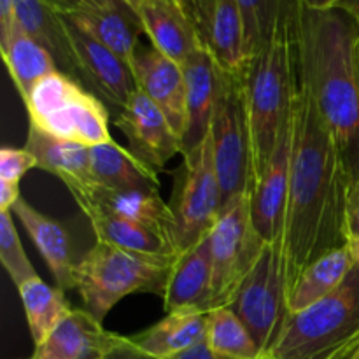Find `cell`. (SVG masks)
Masks as SVG:
<instances>
[{
  "instance_id": "obj_1",
  "label": "cell",
  "mask_w": 359,
  "mask_h": 359,
  "mask_svg": "<svg viewBox=\"0 0 359 359\" xmlns=\"http://www.w3.org/2000/svg\"><path fill=\"white\" fill-rule=\"evenodd\" d=\"M298 49V48H297ZM293 153L283 231L287 294L316 259L349 242L346 202L353 174L323 119L298 63Z\"/></svg>"
},
{
  "instance_id": "obj_2",
  "label": "cell",
  "mask_w": 359,
  "mask_h": 359,
  "mask_svg": "<svg viewBox=\"0 0 359 359\" xmlns=\"http://www.w3.org/2000/svg\"><path fill=\"white\" fill-rule=\"evenodd\" d=\"M298 63L353 179L359 177V21L342 7H300Z\"/></svg>"
},
{
  "instance_id": "obj_3",
  "label": "cell",
  "mask_w": 359,
  "mask_h": 359,
  "mask_svg": "<svg viewBox=\"0 0 359 359\" xmlns=\"http://www.w3.org/2000/svg\"><path fill=\"white\" fill-rule=\"evenodd\" d=\"M297 28L298 18L251 56L241 72L251 135L252 188L265 174L291 116L298 72Z\"/></svg>"
},
{
  "instance_id": "obj_4",
  "label": "cell",
  "mask_w": 359,
  "mask_h": 359,
  "mask_svg": "<svg viewBox=\"0 0 359 359\" xmlns=\"http://www.w3.org/2000/svg\"><path fill=\"white\" fill-rule=\"evenodd\" d=\"M177 256L142 255L97 242L76 265L74 290L84 309L104 323L109 312L130 294L153 293L163 298Z\"/></svg>"
},
{
  "instance_id": "obj_5",
  "label": "cell",
  "mask_w": 359,
  "mask_h": 359,
  "mask_svg": "<svg viewBox=\"0 0 359 359\" xmlns=\"http://www.w3.org/2000/svg\"><path fill=\"white\" fill-rule=\"evenodd\" d=\"M359 346V273L354 266L325 300L287 316L266 359H349Z\"/></svg>"
},
{
  "instance_id": "obj_6",
  "label": "cell",
  "mask_w": 359,
  "mask_h": 359,
  "mask_svg": "<svg viewBox=\"0 0 359 359\" xmlns=\"http://www.w3.org/2000/svg\"><path fill=\"white\" fill-rule=\"evenodd\" d=\"M23 104L30 125L49 135L88 147L112 140L104 100L58 70L35 84Z\"/></svg>"
},
{
  "instance_id": "obj_7",
  "label": "cell",
  "mask_w": 359,
  "mask_h": 359,
  "mask_svg": "<svg viewBox=\"0 0 359 359\" xmlns=\"http://www.w3.org/2000/svg\"><path fill=\"white\" fill-rule=\"evenodd\" d=\"M168 203L174 214V241L179 252L209 238L223 210L210 135L195 149L182 154Z\"/></svg>"
},
{
  "instance_id": "obj_8",
  "label": "cell",
  "mask_w": 359,
  "mask_h": 359,
  "mask_svg": "<svg viewBox=\"0 0 359 359\" xmlns=\"http://www.w3.org/2000/svg\"><path fill=\"white\" fill-rule=\"evenodd\" d=\"M209 135L224 207L252 189L251 135L241 74L235 76L223 70Z\"/></svg>"
},
{
  "instance_id": "obj_9",
  "label": "cell",
  "mask_w": 359,
  "mask_h": 359,
  "mask_svg": "<svg viewBox=\"0 0 359 359\" xmlns=\"http://www.w3.org/2000/svg\"><path fill=\"white\" fill-rule=\"evenodd\" d=\"M230 309L241 318L265 358L269 356L290 316L283 245L265 242Z\"/></svg>"
},
{
  "instance_id": "obj_10",
  "label": "cell",
  "mask_w": 359,
  "mask_h": 359,
  "mask_svg": "<svg viewBox=\"0 0 359 359\" xmlns=\"http://www.w3.org/2000/svg\"><path fill=\"white\" fill-rule=\"evenodd\" d=\"M209 241L214 309L230 307L265 245L252 224L249 195L237 196L223 207Z\"/></svg>"
},
{
  "instance_id": "obj_11",
  "label": "cell",
  "mask_w": 359,
  "mask_h": 359,
  "mask_svg": "<svg viewBox=\"0 0 359 359\" xmlns=\"http://www.w3.org/2000/svg\"><path fill=\"white\" fill-rule=\"evenodd\" d=\"M69 191L84 214L98 210V212L135 221V223L158 231L175 245L174 214H172L170 203L165 202L160 193L112 188V186L100 184L98 181L77 186Z\"/></svg>"
},
{
  "instance_id": "obj_12",
  "label": "cell",
  "mask_w": 359,
  "mask_h": 359,
  "mask_svg": "<svg viewBox=\"0 0 359 359\" xmlns=\"http://www.w3.org/2000/svg\"><path fill=\"white\" fill-rule=\"evenodd\" d=\"M65 20L76 51L81 83L98 98L119 107V111L125 109L137 91L130 63L90 37L67 16Z\"/></svg>"
},
{
  "instance_id": "obj_13",
  "label": "cell",
  "mask_w": 359,
  "mask_h": 359,
  "mask_svg": "<svg viewBox=\"0 0 359 359\" xmlns=\"http://www.w3.org/2000/svg\"><path fill=\"white\" fill-rule=\"evenodd\" d=\"M114 125L128 139V149L158 174L175 154L182 153V139L142 91H135L128 105L119 111Z\"/></svg>"
},
{
  "instance_id": "obj_14",
  "label": "cell",
  "mask_w": 359,
  "mask_h": 359,
  "mask_svg": "<svg viewBox=\"0 0 359 359\" xmlns=\"http://www.w3.org/2000/svg\"><path fill=\"white\" fill-rule=\"evenodd\" d=\"M293 107L290 119L280 132L273 156L265 174L249 193L251 219L263 242L283 245L284 219H286L287 189H290L291 153H293Z\"/></svg>"
},
{
  "instance_id": "obj_15",
  "label": "cell",
  "mask_w": 359,
  "mask_h": 359,
  "mask_svg": "<svg viewBox=\"0 0 359 359\" xmlns=\"http://www.w3.org/2000/svg\"><path fill=\"white\" fill-rule=\"evenodd\" d=\"M186 13L191 18L200 42L228 74L244 69L245 32L237 0H189Z\"/></svg>"
},
{
  "instance_id": "obj_16",
  "label": "cell",
  "mask_w": 359,
  "mask_h": 359,
  "mask_svg": "<svg viewBox=\"0 0 359 359\" xmlns=\"http://www.w3.org/2000/svg\"><path fill=\"white\" fill-rule=\"evenodd\" d=\"M137 90L142 91L182 139L186 128V77L182 65L158 51L153 44H139L130 60Z\"/></svg>"
},
{
  "instance_id": "obj_17",
  "label": "cell",
  "mask_w": 359,
  "mask_h": 359,
  "mask_svg": "<svg viewBox=\"0 0 359 359\" xmlns=\"http://www.w3.org/2000/svg\"><path fill=\"white\" fill-rule=\"evenodd\" d=\"M65 16L128 63L144 34L137 7L130 0H86Z\"/></svg>"
},
{
  "instance_id": "obj_18",
  "label": "cell",
  "mask_w": 359,
  "mask_h": 359,
  "mask_svg": "<svg viewBox=\"0 0 359 359\" xmlns=\"http://www.w3.org/2000/svg\"><path fill=\"white\" fill-rule=\"evenodd\" d=\"M182 70L186 77V128L181 154H184L209 137L223 69L217 65L214 56L200 46L182 63Z\"/></svg>"
},
{
  "instance_id": "obj_19",
  "label": "cell",
  "mask_w": 359,
  "mask_h": 359,
  "mask_svg": "<svg viewBox=\"0 0 359 359\" xmlns=\"http://www.w3.org/2000/svg\"><path fill=\"white\" fill-rule=\"evenodd\" d=\"M123 340L107 332L86 309H72L51 335L35 346L32 359H105Z\"/></svg>"
},
{
  "instance_id": "obj_20",
  "label": "cell",
  "mask_w": 359,
  "mask_h": 359,
  "mask_svg": "<svg viewBox=\"0 0 359 359\" xmlns=\"http://www.w3.org/2000/svg\"><path fill=\"white\" fill-rule=\"evenodd\" d=\"M163 305L167 314L177 311H212V258L209 238L188 251L179 252L168 277Z\"/></svg>"
},
{
  "instance_id": "obj_21",
  "label": "cell",
  "mask_w": 359,
  "mask_h": 359,
  "mask_svg": "<svg viewBox=\"0 0 359 359\" xmlns=\"http://www.w3.org/2000/svg\"><path fill=\"white\" fill-rule=\"evenodd\" d=\"M135 7L149 44L179 65L202 46L191 18L174 0H142Z\"/></svg>"
},
{
  "instance_id": "obj_22",
  "label": "cell",
  "mask_w": 359,
  "mask_h": 359,
  "mask_svg": "<svg viewBox=\"0 0 359 359\" xmlns=\"http://www.w3.org/2000/svg\"><path fill=\"white\" fill-rule=\"evenodd\" d=\"M14 7L20 27L53 56L58 72L79 81L76 51L65 16L46 0H14Z\"/></svg>"
},
{
  "instance_id": "obj_23",
  "label": "cell",
  "mask_w": 359,
  "mask_h": 359,
  "mask_svg": "<svg viewBox=\"0 0 359 359\" xmlns=\"http://www.w3.org/2000/svg\"><path fill=\"white\" fill-rule=\"evenodd\" d=\"M11 212L20 219L27 233L30 235L32 242L44 258L49 272L55 277L56 286L63 291L74 290L76 265L72 262L69 233L65 231V228L58 221L39 212L23 198L14 203Z\"/></svg>"
},
{
  "instance_id": "obj_24",
  "label": "cell",
  "mask_w": 359,
  "mask_h": 359,
  "mask_svg": "<svg viewBox=\"0 0 359 359\" xmlns=\"http://www.w3.org/2000/svg\"><path fill=\"white\" fill-rule=\"evenodd\" d=\"M209 312H168L156 325L128 337L133 346L156 359H174L207 339Z\"/></svg>"
},
{
  "instance_id": "obj_25",
  "label": "cell",
  "mask_w": 359,
  "mask_h": 359,
  "mask_svg": "<svg viewBox=\"0 0 359 359\" xmlns=\"http://www.w3.org/2000/svg\"><path fill=\"white\" fill-rule=\"evenodd\" d=\"M25 149L35 156L37 168L56 175L67 189L95 181L90 147L84 144L58 139L30 125Z\"/></svg>"
},
{
  "instance_id": "obj_26",
  "label": "cell",
  "mask_w": 359,
  "mask_h": 359,
  "mask_svg": "<svg viewBox=\"0 0 359 359\" xmlns=\"http://www.w3.org/2000/svg\"><path fill=\"white\" fill-rule=\"evenodd\" d=\"M354 266L356 263H354L349 244L316 259L309 269L304 270L293 290L287 294L290 314L305 311L311 305L335 293L347 279V276L353 272Z\"/></svg>"
},
{
  "instance_id": "obj_27",
  "label": "cell",
  "mask_w": 359,
  "mask_h": 359,
  "mask_svg": "<svg viewBox=\"0 0 359 359\" xmlns=\"http://www.w3.org/2000/svg\"><path fill=\"white\" fill-rule=\"evenodd\" d=\"M90 153L91 174L100 184L160 193L158 172L114 140L90 147Z\"/></svg>"
},
{
  "instance_id": "obj_28",
  "label": "cell",
  "mask_w": 359,
  "mask_h": 359,
  "mask_svg": "<svg viewBox=\"0 0 359 359\" xmlns=\"http://www.w3.org/2000/svg\"><path fill=\"white\" fill-rule=\"evenodd\" d=\"M0 51L7 72L23 100L30 95L35 84L58 70L53 56L30 35L25 34L21 27H18L7 41L0 42Z\"/></svg>"
},
{
  "instance_id": "obj_29",
  "label": "cell",
  "mask_w": 359,
  "mask_h": 359,
  "mask_svg": "<svg viewBox=\"0 0 359 359\" xmlns=\"http://www.w3.org/2000/svg\"><path fill=\"white\" fill-rule=\"evenodd\" d=\"M86 216L97 235V242H104V244L126 249V251L142 252V255H179L175 245L168 238L144 224L125 219V217L112 216V214L98 212V210L86 214Z\"/></svg>"
},
{
  "instance_id": "obj_30",
  "label": "cell",
  "mask_w": 359,
  "mask_h": 359,
  "mask_svg": "<svg viewBox=\"0 0 359 359\" xmlns=\"http://www.w3.org/2000/svg\"><path fill=\"white\" fill-rule=\"evenodd\" d=\"M245 32L248 60L262 51L300 13V0H237Z\"/></svg>"
},
{
  "instance_id": "obj_31",
  "label": "cell",
  "mask_w": 359,
  "mask_h": 359,
  "mask_svg": "<svg viewBox=\"0 0 359 359\" xmlns=\"http://www.w3.org/2000/svg\"><path fill=\"white\" fill-rule=\"evenodd\" d=\"M18 291H20L30 335L35 346H39L51 335L53 330L72 309L65 300V291L60 290L58 286H49L39 276L21 284Z\"/></svg>"
},
{
  "instance_id": "obj_32",
  "label": "cell",
  "mask_w": 359,
  "mask_h": 359,
  "mask_svg": "<svg viewBox=\"0 0 359 359\" xmlns=\"http://www.w3.org/2000/svg\"><path fill=\"white\" fill-rule=\"evenodd\" d=\"M207 346L231 359H266L249 330L230 307L212 309L207 316Z\"/></svg>"
},
{
  "instance_id": "obj_33",
  "label": "cell",
  "mask_w": 359,
  "mask_h": 359,
  "mask_svg": "<svg viewBox=\"0 0 359 359\" xmlns=\"http://www.w3.org/2000/svg\"><path fill=\"white\" fill-rule=\"evenodd\" d=\"M0 262L16 287L37 277L21 244L11 210H0Z\"/></svg>"
},
{
  "instance_id": "obj_34",
  "label": "cell",
  "mask_w": 359,
  "mask_h": 359,
  "mask_svg": "<svg viewBox=\"0 0 359 359\" xmlns=\"http://www.w3.org/2000/svg\"><path fill=\"white\" fill-rule=\"evenodd\" d=\"M32 168H37V160L25 147H2L0 149V179L16 182Z\"/></svg>"
},
{
  "instance_id": "obj_35",
  "label": "cell",
  "mask_w": 359,
  "mask_h": 359,
  "mask_svg": "<svg viewBox=\"0 0 359 359\" xmlns=\"http://www.w3.org/2000/svg\"><path fill=\"white\" fill-rule=\"evenodd\" d=\"M346 230L349 241H359V177L351 181L347 191Z\"/></svg>"
},
{
  "instance_id": "obj_36",
  "label": "cell",
  "mask_w": 359,
  "mask_h": 359,
  "mask_svg": "<svg viewBox=\"0 0 359 359\" xmlns=\"http://www.w3.org/2000/svg\"><path fill=\"white\" fill-rule=\"evenodd\" d=\"M20 27L14 0H0V42L7 41Z\"/></svg>"
},
{
  "instance_id": "obj_37",
  "label": "cell",
  "mask_w": 359,
  "mask_h": 359,
  "mask_svg": "<svg viewBox=\"0 0 359 359\" xmlns=\"http://www.w3.org/2000/svg\"><path fill=\"white\" fill-rule=\"evenodd\" d=\"M105 359H156V358L149 356V354L140 351L137 346H133V344L130 342L128 337H123L121 342H119L111 353H109V356Z\"/></svg>"
},
{
  "instance_id": "obj_38",
  "label": "cell",
  "mask_w": 359,
  "mask_h": 359,
  "mask_svg": "<svg viewBox=\"0 0 359 359\" xmlns=\"http://www.w3.org/2000/svg\"><path fill=\"white\" fill-rule=\"evenodd\" d=\"M20 198V184L0 179V210H11Z\"/></svg>"
},
{
  "instance_id": "obj_39",
  "label": "cell",
  "mask_w": 359,
  "mask_h": 359,
  "mask_svg": "<svg viewBox=\"0 0 359 359\" xmlns=\"http://www.w3.org/2000/svg\"><path fill=\"white\" fill-rule=\"evenodd\" d=\"M174 359H231V358L221 356V354L214 353V351L207 346V342H203L200 344V346L189 349L188 353L179 354V356H175Z\"/></svg>"
},
{
  "instance_id": "obj_40",
  "label": "cell",
  "mask_w": 359,
  "mask_h": 359,
  "mask_svg": "<svg viewBox=\"0 0 359 359\" xmlns=\"http://www.w3.org/2000/svg\"><path fill=\"white\" fill-rule=\"evenodd\" d=\"M46 2L51 4L56 11L65 14V13H72L74 9H77V7H79L83 2H86V0H46Z\"/></svg>"
},
{
  "instance_id": "obj_41",
  "label": "cell",
  "mask_w": 359,
  "mask_h": 359,
  "mask_svg": "<svg viewBox=\"0 0 359 359\" xmlns=\"http://www.w3.org/2000/svg\"><path fill=\"white\" fill-rule=\"evenodd\" d=\"M302 6L311 7V9H332L339 7L340 0H300Z\"/></svg>"
},
{
  "instance_id": "obj_42",
  "label": "cell",
  "mask_w": 359,
  "mask_h": 359,
  "mask_svg": "<svg viewBox=\"0 0 359 359\" xmlns=\"http://www.w3.org/2000/svg\"><path fill=\"white\" fill-rule=\"evenodd\" d=\"M339 7H342L344 11L353 14V16L359 21V0H340Z\"/></svg>"
},
{
  "instance_id": "obj_43",
  "label": "cell",
  "mask_w": 359,
  "mask_h": 359,
  "mask_svg": "<svg viewBox=\"0 0 359 359\" xmlns=\"http://www.w3.org/2000/svg\"><path fill=\"white\" fill-rule=\"evenodd\" d=\"M347 244H349L351 252H353L354 263H356V269H358V273H359V241H349Z\"/></svg>"
},
{
  "instance_id": "obj_44",
  "label": "cell",
  "mask_w": 359,
  "mask_h": 359,
  "mask_svg": "<svg viewBox=\"0 0 359 359\" xmlns=\"http://www.w3.org/2000/svg\"><path fill=\"white\" fill-rule=\"evenodd\" d=\"M174 2H177L179 6L184 7V9H186V7H188V4H189V0H174Z\"/></svg>"
},
{
  "instance_id": "obj_45",
  "label": "cell",
  "mask_w": 359,
  "mask_h": 359,
  "mask_svg": "<svg viewBox=\"0 0 359 359\" xmlns=\"http://www.w3.org/2000/svg\"><path fill=\"white\" fill-rule=\"evenodd\" d=\"M349 359H359V346L356 347V349H354V353L351 354Z\"/></svg>"
},
{
  "instance_id": "obj_46",
  "label": "cell",
  "mask_w": 359,
  "mask_h": 359,
  "mask_svg": "<svg viewBox=\"0 0 359 359\" xmlns=\"http://www.w3.org/2000/svg\"><path fill=\"white\" fill-rule=\"evenodd\" d=\"M130 2H132L133 6H137V4H139V2H142V0H130Z\"/></svg>"
},
{
  "instance_id": "obj_47",
  "label": "cell",
  "mask_w": 359,
  "mask_h": 359,
  "mask_svg": "<svg viewBox=\"0 0 359 359\" xmlns=\"http://www.w3.org/2000/svg\"><path fill=\"white\" fill-rule=\"evenodd\" d=\"M358 67H359V48H358Z\"/></svg>"
}]
</instances>
